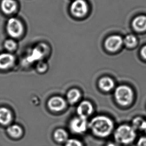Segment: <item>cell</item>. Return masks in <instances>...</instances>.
I'll list each match as a JSON object with an SVG mask.
<instances>
[{
  "mask_svg": "<svg viewBox=\"0 0 146 146\" xmlns=\"http://www.w3.org/2000/svg\"><path fill=\"white\" fill-rule=\"evenodd\" d=\"M93 111L94 107L92 104L87 100L82 101L78 106L77 108L78 116L86 119H87L91 116Z\"/></svg>",
  "mask_w": 146,
  "mask_h": 146,
  "instance_id": "9",
  "label": "cell"
},
{
  "mask_svg": "<svg viewBox=\"0 0 146 146\" xmlns=\"http://www.w3.org/2000/svg\"><path fill=\"white\" fill-rule=\"evenodd\" d=\"M6 30L10 38L16 40L20 38L24 34V26L20 19L12 17L7 21L6 25Z\"/></svg>",
  "mask_w": 146,
  "mask_h": 146,
  "instance_id": "4",
  "label": "cell"
},
{
  "mask_svg": "<svg viewBox=\"0 0 146 146\" xmlns=\"http://www.w3.org/2000/svg\"><path fill=\"white\" fill-rule=\"evenodd\" d=\"M69 127L71 131L75 134H84L89 128V122L87 119L78 116L71 119Z\"/></svg>",
  "mask_w": 146,
  "mask_h": 146,
  "instance_id": "5",
  "label": "cell"
},
{
  "mask_svg": "<svg viewBox=\"0 0 146 146\" xmlns=\"http://www.w3.org/2000/svg\"><path fill=\"white\" fill-rule=\"evenodd\" d=\"M136 130L127 124H123L118 127L114 132V139L118 144L129 145L136 139Z\"/></svg>",
  "mask_w": 146,
  "mask_h": 146,
  "instance_id": "2",
  "label": "cell"
},
{
  "mask_svg": "<svg viewBox=\"0 0 146 146\" xmlns=\"http://www.w3.org/2000/svg\"><path fill=\"white\" fill-rule=\"evenodd\" d=\"M13 120V114L10 110L7 108L0 107V124L3 126H8Z\"/></svg>",
  "mask_w": 146,
  "mask_h": 146,
  "instance_id": "12",
  "label": "cell"
},
{
  "mask_svg": "<svg viewBox=\"0 0 146 146\" xmlns=\"http://www.w3.org/2000/svg\"><path fill=\"white\" fill-rule=\"evenodd\" d=\"M7 132L11 137L14 139H18L22 136L23 130L20 126L17 124H14L9 126L7 128Z\"/></svg>",
  "mask_w": 146,
  "mask_h": 146,
  "instance_id": "14",
  "label": "cell"
},
{
  "mask_svg": "<svg viewBox=\"0 0 146 146\" xmlns=\"http://www.w3.org/2000/svg\"><path fill=\"white\" fill-rule=\"evenodd\" d=\"M48 65L47 63L43 61H40L38 62L36 65V70L40 73H44L47 71L48 69Z\"/></svg>",
  "mask_w": 146,
  "mask_h": 146,
  "instance_id": "22",
  "label": "cell"
},
{
  "mask_svg": "<svg viewBox=\"0 0 146 146\" xmlns=\"http://www.w3.org/2000/svg\"><path fill=\"white\" fill-rule=\"evenodd\" d=\"M72 14L76 17H82L88 12V5L84 0H75L70 6Z\"/></svg>",
  "mask_w": 146,
  "mask_h": 146,
  "instance_id": "6",
  "label": "cell"
},
{
  "mask_svg": "<svg viewBox=\"0 0 146 146\" xmlns=\"http://www.w3.org/2000/svg\"><path fill=\"white\" fill-rule=\"evenodd\" d=\"M144 120L145 119L144 118L140 117H137L134 118L132 121V127L134 128L136 131H137V130L140 131Z\"/></svg>",
  "mask_w": 146,
  "mask_h": 146,
  "instance_id": "19",
  "label": "cell"
},
{
  "mask_svg": "<svg viewBox=\"0 0 146 146\" xmlns=\"http://www.w3.org/2000/svg\"><path fill=\"white\" fill-rule=\"evenodd\" d=\"M133 26L136 30L143 31L146 30V17L140 16L134 19L133 21Z\"/></svg>",
  "mask_w": 146,
  "mask_h": 146,
  "instance_id": "17",
  "label": "cell"
},
{
  "mask_svg": "<svg viewBox=\"0 0 146 146\" xmlns=\"http://www.w3.org/2000/svg\"><path fill=\"white\" fill-rule=\"evenodd\" d=\"M106 146H120V145L117 143H109L106 145Z\"/></svg>",
  "mask_w": 146,
  "mask_h": 146,
  "instance_id": "26",
  "label": "cell"
},
{
  "mask_svg": "<svg viewBox=\"0 0 146 146\" xmlns=\"http://www.w3.org/2000/svg\"><path fill=\"white\" fill-rule=\"evenodd\" d=\"M81 97V93L77 89H72L68 92L67 99L69 103L72 105L77 103Z\"/></svg>",
  "mask_w": 146,
  "mask_h": 146,
  "instance_id": "15",
  "label": "cell"
},
{
  "mask_svg": "<svg viewBox=\"0 0 146 146\" xmlns=\"http://www.w3.org/2000/svg\"><path fill=\"white\" fill-rule=\"evenodd\" d=\"M16 57L13 53L4 52L0 53V70H7L14 65Z\"/></svg>",
  "mask_w": 146,
  "mask_h": 146,
  "instance_id": "10",
  "label": "cell"
},
{
  "mask_svg": "<svg viewBox=\"0 0 146 146\" xmlns=\"http://www.w3.org/2000/svg\"><path fill=\"white\" fill-rule=\"evenodd\" d=\"M48 106L52 111L60 112L66 108L67 103L63 98L60 96H54L49 100Z\"/></svg>",
  "mask_w": 146,
  "mask_h": 146,
  "instance_id": "8",
  "label": "cell"
},
{
  "mask_svg": "<svg viewBox=\"0 0 146 146\" xmlns=\"http://www.w3.org/2000/svg\"><path fill=\"white\" fill-rule=\"evenodd\" d=\"M140 131H143L146 133V120L145 119L144 120V122L143 123Z\"/></svg>",
  "mask_w": 146,
  "mask_h": 146,
  "instance_id": "24",
  "label": "cell"
},
{
  "mask_svg": "<svg viewBox=\"0 0 146 146\" xmlns=\"http://www.w3.org/2000/svg\"><path fill=\"white\" fill-rule=\"evenodd\" d=\"M3 45L7 52L11 53H13L16 51L18 47V44L16 40L11 38L6 39L4 41Z\"/></svg>",
  "mask_w": 146,
  "mask_h": 146,
  "instance_id": "18",
  "label": "cell"
},
{
  "mask_svg": "<svg viewBox=\"0 0 146 146\" xmlns=\"http://www.w3.org/2000/svg\"><path fill=\"white\" fill-rule=\"evenodd\" d=\"M65 146H84V145L80 140L76 139H70L65 143Z\"/></svg>",
  "mask_w": 146,
  "mask_h": 146,
  "instance_id": "21",
  "label": "cell"
},
{
  "mask_svg": "<svg viewBox=\"0 0 146 146\" xmlns=\"http://www.w3.org/2000/svg\"><path fill=\"white\" fill-rule=\"evenodd\" d=\"M18 3L16 0H1L0 9L4 14L13 15L18 10Z\"/></svg>",
  "mask_w": 146,
  "mask_h": 146,
  "instance_id": "7",
  "label": "cell"
},
{
  "mask_svg": "<svg viewBox=\"0 0 146 146\" xmlns=\"http://www.w3.org/2000/svg\"><path fill=\"white\" fill-rule=\"evenodd\" d=\"M124 42L127 46L132 47L136 45L137 43V39L136 37L133 35H129L125 37Z\"/></svg>",
  "mask_w": 146,
  "mask_h": 146,
  "instance_id": "20",
  "label": "cell"
},
{
  "mask_svg": "<svg viewBox=\"0 0 146 146\" xmlns=\"http://www.w3.org/2000/svg\"><path fill=\"white\" fill-rule=\"evenodd\" d=\"M114 98L116 102L122 106H127L132 103L134 99V92L129 86L120 85L114 92Z\"/></svg>",
  "mask_w": 146,
  "mask_h": 146,
  "instance_id": "3",
  "label": "cell"
},
{
  "mask_svg": "<svg viewBox=\"0 0 146 146\" xmlns=\"http://www.w3.org/2000/svg\"><path fill=\"white\" fill-rule=\"evenodd\" d=\"M54 139L59 143H66L69 139V135L67 131L63 129H58L54 133Z\"/></svg>",
  "mask_w": 146,
  "mask_h": 146,
  "instance_id": "16",
  "label": "cell"
},
{
  "mask_svg": "<svg viewBox=\"0 0 146 146\" xmlns=\"http://www.w3.org/2000/svg\"><path fill=\"white\" fill-rule=\"evenodd\" d=\"M98 86L100 89L103 91H111L115 87V82L111 78L104 77L100 79Z\"/></svg>",
  "mask_w": 146,
  "mask_h": 146,
  "instance_id": "13",
  "label": "cell"
},
{
  "mask_svg": "<svg viewBox=\"0 0 146 146\" xmlns=\"http://www.w3.org/2000/svg\"><path fill=\"white\" fill-rule=\"evenodd\" d=\"M123 43L122 38L118 35L110 36L105 42L106 48L110 51L114 52L119 49Z\"/></svg>",
  "mask_w": 146,
  "mask_h": 146,
  "instance_id": "11",
  "label": "cell"
},
{
  "mask_svg": "<svg viewBox=\"0 0 146 146\" xmlns=\"http://www.w3.org/2000/svg\"><path fill=\"white\" fill-rule=\"evenodd\" d=\"M141 55L144 59H146V46L143 47L141 50Z\"/></svg>",
  "mask_w": 146,
  "mask_h": 146,
  "instance_id": "25",
  "label": "cell"
},
{
  "mask_svg": "<svg viewBox=\"0 0 146 146\" xmlns=\"http://www.w3.org/2000/svg\"><path fill=\"white\" fill-rule=\"evenodd\" d=\"M114 123L111 118L105 115H98L89 122V129L95 136L104 138L109 136L114 130Z\"/></svg>",
  "mask_w": 146,
  "mask_h": 146,
  "instance_id": "1",
  "label": "cell"
},
{
  "mask_svg": "<svg viewBox=\"0 0 146 146\" xmlns=\"http://www.w3.org/2000/svg\"><path fill=\"white\" fill-rule=\"evenodd\" d=\"M137 146H146V135L142 136L138 139L137 143Z\"/></svg>",
  "mask_w": 146,
  "mask_h": 146,
  "instance_id": "23",
  "label": "cell"
}]
</instances>
